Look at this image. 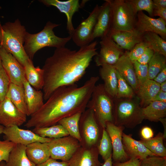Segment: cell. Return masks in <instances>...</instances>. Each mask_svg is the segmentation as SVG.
<instances>
[{
    "instance_id": "obj_43",
    "label": "cell",
    "mask_w": 166,
    "mask_h": 166,
    "mask_svg": "<svg viewBox=\"0 0 166 166\" xmlns=\"http://www.w3.org/2000/svg\"><path fill=\"white\" fill-rule=\"evenodd\" d=\"M140 166H166V157L149 156L141 160Z\"/></svg>"
},
{
    "instance_id": "obj_52",
    "label": "cell",
    "mask_w": 166,
    "mask_h": 166,
    "mask_svg": "<svg viewBox=\"0 0 166 166\" xmlns=\"http://www.w3.org/2000/svg\"><path fill=\"white\" fill-rule=\"evenodd\" d=\"M112 156L105 160L101 166H113Z\"/></svg>"
},
{
    "instance_id": "obj_27",
    "label": "cell",
    "mask_w": 166,
    "mask_h": 166,
    "mask_svg": "<svg viewBox=\"0 0 166 166\" xmlns=\"http://www.w3.org/2000/svg\"><path fill=\"white\" fill-rule=\"evenodd\" d=\"M6 97L8 98L20 111L29 116L23 86L10 83Z\"/></svg>"
},
{
    "instance_id": "obj_31",
    "label": "cell",
    "mask_w": 166,
    "mask_h": 166,
    "mask_svg": "<svg viewBox=\"0 0 166 166\" xmlns=\"http://www.w3.org/2000/svg\"><path fill=\"white\" fill-rule=\"evenodd\" d=\"M82 113H77L71 116L62 118L58 122L61 125L68 133L69 136L81 141L79 129V121Z\"/></svg>"
},
{
    "instance_id": "obj_13",
    "label": "cell",
    "mask_w": 166,
    "mask_h": 166,
    "mask_svg": "<svg viewBox=\"0 0 166 166\" xmlns=\"http://www.w3.org/2000/svg\"><path fill=\"white\" fill-rule=\"evenodd\" d=\"M26 117L8 98L6 97L0 101V124L4 127L21 126L26 122Z\"/></svg>"
},
{
    "instance_id": "obj_17",
    "label": "cell",
    "mask_w": 166,
    "mask_h": 166,
    "mask_svg": "<svg viewBox=\"0 0 166 166\" xmlns=\"http://www.w3.org/2000/svg\"><path fill=\"white\" fill-rule=\"evenodd\" d=\"M97 146L81 145L68 161L69 166H101Z\"/></svg>"
},
{
    "instance_id": "obj_15",
    "label": "cell",
    "mask_w": 166,
    "mask_h": 166,
    "mask_svg": "<svg viewBox=\"0 0 166 166\" xmlns=\"http://www.w3.org/2000/svg\"><path fill=\"white\" fill-rule=\"evenodd\" d=\"M124 128L111 122L106 123L105 129L110 136L112 146L113 162H123L130 159L124 150L122 142V135Z\"/></svg>"
},
{
    "instance_id": "obj_12",
    "label": "cell",
    "mask_w": 166,
    "mask_h": 166,
    "mask_svg": "<svg viewBox=\"0 0 166 166\" xmlns=\"http://www.w3.org/2000/svg\"><path fill=\"white\" fill-rule=\"evenodd\" d=\"M0 59L10 83L23 86L26 78L24 66L10 53L0 47Z\"/></svg>"
},
{
    "instance_id": "obj_6",
    "label": "cell",
    "mask_w": 166,
    "mask_h": 166,
    "mask_svg": "<svg viewBox=\"0 0 166 166\" xmlns=\"http://www.w3.org/2000/svg\"><path fill=\"white\" fill-rule=\"evenodd\" d=\"M121 100H113V123L117 126L133 128L144 120L142 108L138 102L131 99Z\"/></svg>"
},
{
    "instance_id": "obj_14",
    "label": "cell",
    "mask_w": 166,
    "mask_h": 166,
    "mask_svg": "<svg viewBox=\"0 0 166 166\" xmlns=\"http://www.w3.org/2000/svg\"><path fill=\"white\" fill-rule=\"evenodd\" d=\"M3 133L6 140L26 146L37 141L49 142L51 139L40 136L33 131L21 129L16 126L4 127Z\"/></svg>"
},
{
    "instance_id": "obj_35",
    "label": "cell",
    "mask_w": 166,
    "mask_h": 166,
    "mask_svg": "<svg viewBox=\"0 0 166 166\" xmlns=\"http://www.w3.org/2000/svg\"><path fill=\"white\" fill-rule=\"evenodd\" d=\"M148 65V79L153 80L159 73L166 68V57L154 53Z\"/></svg>"
},
{
    "instance_id": "obj_24",
    "label": "cell",
    "mask_w": 166,
    "mask_h": 166,
    "mask_svg": "<svg viewBox=\"0 0 166 166\" xmlns=\"http://www.w3.org/2000/svg\"><path fill=\"white\" fill-rule=\"evenodd\" d=\"M99 74L104 84V89L113 99L116 98L117 94L118 80L117 70L113 65L105 64L101 66Z\"/></svg>"
},
{
    "instance_id": "obj_26",
    "label": "cell",
    "mask_w": 166,
    "mask_h": 166,
    "mask_svg": "<svg viewBox=\"0 0 166 166\" xmlns=\"http://www.w3.org/2000/svg\"><path fill=\"white\" fill-rule=\"evenodd\" d=\"M25 77L30 84L37 90L42 89L44 84L43 71L39 66L35 67L32 60L29 58L24 65Z\"/></svg>"
},
{
    "instance_id": "obj_16",
    "label": "cell",
    "mask_w": 166,
    "mask_h": 166,
    "mask_svg": "<svg viewBox=\"0 0 166 166\" xmlns=\"http://www.w3.org/2000/svg\"><path fill=\"white\" fill-rule=\"evenodd\" d=\"M135 28L142 33L147 32L155 33L166 40V21L159 18H153L143 11L138 12Z\"/></svg>"
},
{
    "instance_id": "obj_3",
    "label": "cell",
    "mask_w": 166,
    "mask_h": 166,
    "mask_svg": "<svg viewBox=\"0 0 166 166\" xmlns=\"http://www.w3.org/2000/svg\"><path fill=\"white\" fill-rule=\"evenodd\" d=\"M27 32L18 19L3 25L0 21V47L11 53L23 66L30 58L23 46Z\"/></svg>"
},
{
    "instance_id": "obj_56",
    "label": "cell",
    "mask_w": 166,
    "mask_h": 166,
    "mask_svg": "<svg viewBox=\"0 0 166 166\" xmlns=\"http://www.w3.org/2000/svg\"><path fill=\"white\" fill-rule=\"evenodd\" d=\"M5 163L2 161L0 163V166H5Z\"/></svg>"
},
{
    "instance_id": "obj_46",
    "label": "cell",
    "mask_w": 166,
    "mask_h": 166,
    "mask_svg": "<svg viewBox=\"0 0 166 166\" xmlns=\"http://www.w3.org/2000/svg\"><path fill=\"white\" fill-rule=\"evenodd\" d=\"M141 160L136 158H130L123 162H113V166H140Z\"/></svg>"
},
{
    "instance_id": "obj_36",
    "label": "cell",
    "mask_w": 166,
    "mask_h": 166,
    "mask_svg": "<svg viewBox=\"0 0 166 166\" xmlns=\"http://www.w3.org/2000/svg\"><path fill=\"white\" fill-rule=\"evenodd\" d=\"M99 154L105 161L112 156V146L110 136L105 129H103L101 136L97 145Z\"/></svg>"
},
{
    "instance_id": "obj_23",
    "label": "cell",
    "mask_w": 166,
    "mask_h": 166,
    "mask_svg": "<svg viewBox=\"0 0 166 166\" xmlns=\"http://www.w3.org/2000/svg\"><path fill=\"white\" fill-rule=\"evenodd\" d=\"M26 102L28 115L31 116L37 111L43 105V92L32 87L25 78L23 82Z\"/></svg>"
},
{
    "instance_id": "obj_53",
    "label": "cell",
    "mask_w": 166,
    "mask_h": 166,
    "mask_svg": "<svg viewBox=\"0 0 166 166\" xmlns=\"http://www.w3.org/2000/svg\"><path fill=\"white\" fill-rule=\"evenodd\" d=\"M166 118H163L160 119L159 120L160 121L162 124L164 126V133H163V135L164 136V139L166 138Z\"/></svg>"
},
{
    "instance_id": "obj_19",
    "label": "cell",
    "mask_w": 166,
    "mask_h": 166,
    "mask_svg": "<svg viewBox=\"0 0 166 166\" xmlns=\"http://www.w3.org/2000/svg\"><path fill=\"white\" fill-rule=\"evenodd\" d=\"M144 34L135 28L130 31L110 30L107 36L124 50L129 51L136 44L143 41Z\"/></svg>"
},
{
    "instance_id": "obj_34",
    "label": "cell",
    "mask_w": 166,
    "mask_h": 166,
    "mask_svg": "<svg viewBox=\"0 0 166 166\" xmlns=\"http://www.w3.org/2000/svg\"><path fill=\"white\" fill-rule=\"evenodd\" d=\"M32 131L40 136L50 139L69 136L67 131L59 124L47 127L34 128Z\"/></svg>"
},
{
    "instance_id": "obj_4",
    "label": "cell",
    "mask_w": 166,
    "mask_h": 166,
    "mask_svg": "<svg viewBox=\"0 0 166 166\" xmlns=\"http://www.w3.org/2000/svg\"><path fill=\"white\" fill-rule=\"evenodd\" d=\"M60 25L48 21L39 32L32 34L27 32L23 46L25 52L30 59H33L37 51L44 47L57 48L64 47L72 39L70 36L61 38L55 35L53 29Z\"/></svg>"
},
{
    "instance_id": "obj_33",
    "label": "cell",
    "mask_w": 166,
    "mask_h": 166,
    "mask_svg": "<svg viewBox=\"0 0 166 166\" xmlns=\"http://www.w3.org/2000/svg\"><path fill=\"white\" fill-rule=\"evenodd\" d=\"M163 133L159 132L156 136L148 140L142 138L139 141L155 156L166 157V148L163 144Z\"/></svg>"
},
{
    "instance_id": "obj_30",
    "label": "cell",
    "mask_w": 166,
    "mask_h": 166,
    "mask_svg": "<svg viewBox=\"0 0 166 166\" xmlns=\"http://www.w3.org/2000/svg\"><path fill=\"white\" fill-rule=\"evenodd\" d=\"M160 90V84L153 80L147 79L139 86L137 91L138 97L141 100V105H148L150 100Z\"/></svg>"
},
{
    "instance_id": "obj_21",
    "label": "cell",
    "mask_w": 166,
    "mask_h": 166,
    "mask_svg": "<svg viewBox=\"0 0 166 166\" xmlns=\"http://www.w3.org/2000/svg\"><path fill=\"white\" fill-rule=\"evenodd\" d=\"M122 139L124 150L130 158L142 160L149 156H155L141 142L133 138L131 134L123 132Z\"/></svg>"
},
{
    "instance_id": "obj_44",
    "label": "cell",
    "mask_w": 166,
    "mask_h": 166,
    "mask_svg": "<svg viewBox=\"0 0 166 166\" xmlns=\"http://www.w3.org/2000/svg\"><path fill=\"white\" fill-rule=\"evenodd\" d=\"M154 51L147 47L141 56L136 61L139 63L144 64H148L154 53Z\"/></svg>"
},
{
    "instance_id": "obj_28",
    "label": "cell",
    "mask_w": 166,
    "mask_h": 166,
    "mask_svg": "<svg viewBox=\"0 0 166 166\" xmlns=\"http://www.w3.org/2000/svg\"><path fill=\"white\" fill-rule=\"evenodd\" d=\"M142 111L144 119L157 121L166 116V102L154 101L151 102Z\"/></svg>"
},
{
    "instance_id": "obj_2",
    "label": "cell",
    "mask_w": 166,
    "mask_h": 166,
    "mask_svg": "<svg viewBox=\"0 0 166 166\" xmlns=\"http://www.w3.org/2000/svg\"><path fill=\"white\" fill-rule=\"evenodd\" d=\"M99 79L98 77H92L80 87L75 83L58 88L42 106L30 116L25 126L28 128L49 127L56 124L62 118L83 113Z\"/></svg>"
},
{
    "instance_id": "obj_41",
    "label": "cell",
    "mask_w": 166,
    "mask_h": 166,
    "mask_svg": "<svg viewBox=\"0 0 166 166\" xmlns=\"http://www.w3.org/2000/svg\"><path fill=\"white\" fill-rule=\"evenodd\" d=\"M133 64L139 86L148 79V65L141 64L137 61Z\"/></svg>"
},
{
    "instance_id": "obj_8",
    "label": "cell",
    "mask_w": 166,
    "mask_h": 166,
    "mask_svg": "<svg viewBox=\"0 0 166 166\" xmlns=\"http://www.w3.org/2000/svg\"><path fill=\"white\" fill-rule=\"evenodd\" d=\"M50 158L68 161L81 147L80 142L70 136L51 139L48 142Z\"/></svg>"
},
{
    "instance_id": "obj_48",
    "label": "cell",
    "mask_w": 166,
    "mask_h": 166,
    "mask_svg": "<svg viewBox=\"0 0 166 166\" xmlns=\"http://www.w3.org/2000/svg\"><path fill=\"white\" fill-rule=\"evenodd\" d=\"M153 16H159L166 21V8L154 7Z\"/></svg>"
},
{
    "instance_id": "obj_5",
    "label": "cell",
    "mask_w": 166,
    "mask_h": 166,
    "mask_svg": "<svg viewBox=\"0 0 166 166\" xmlns=\"http://www.w3.org/2000/svg\"><path fill=\"white\" fill-rule=\"evenodd\" d=\"M87 107L93 111L103 129H105L107 122L113 123V99L106 91L103 84L96 85Z\"/></svg>"
},
{
    "instance_id": "obj_38",
    "label": "cell",
    "mask_w": 166,
    "mask_h": 166,
    "mask_svg": "<svg viewBox=\"0 0 166 166\" xmlns=\"http://www.w3.org/2000/svg\"><path fill=\"white\" fill-rule=\"evenodd\" d=\"M133 12L136 14L140 11L147 12L150 16H153L154 5L152 0H127Z\"/></svg>"
},
{
    "instance_id": "obj_20",
    "label": "cell",
    "mask_w": 166,
    "mask_h": 166,
    "mask_svg": "<svg viewBox=\"0 0 166 166\" xmlns=\"http://www.w3.org/2000/svg\"><path fill=\"white\" fill-rule=\"evenodd\" d=\"M100 6L96 22L92 35V40L107 36L111 27V12L110 3L108 0Z\"/></svg>"
},
{
    "instance_id": "obj_22",
    "label": "cell",
    "mask_w": 166,
    "mask_h": 166,
    "mask_svg": "<svg viewBox=\"0 0 166 166\" xmlns=\"http://www.w3.org/2000/svg\"><path fill=\"white\" fill-rule=\"evenodd\" d=\"M113 66L134 91H137L139 85L133 65L125 53Z\"/></svg>"
},
{
    "instance_id": "obj_55",
    "label": "cell",
    "mask_w": 166,
    "mask_h": 166,
    "mask_svg": "<svg viewBox=\"0 0 166 166\" xmlns=\"http://www.w3.org/2000/svg\"><path fill=\"white\" fill-rule=\"evenodd\" d=\"M4 127L0 124V135L3 133Z\"/></svg>"
},
{
    "instance_id": "obj_29",
    "label": "cell",
    "mask_w": 166,
    "mask_h": 166,
    "mask_svg": "<svg viewBox=\"0 0 166 166\" xmlns=\"http://www.w3.org/2000/svg\"><path fill=\"white\" fill-rule=\"evenodd\" d=\"M26 148V146L17 144L11 152L5 166H36L27 157Z\"/></svg>"
},
{
    "instance_id": "obj_40",
    "label": "cell",
    "mask_w": 166,
    "mask_h": 166,
    "mask_svg": "<svg viewBox=\"0 0 166 166\" xmlns=\"http://www.w3.org/2000/svg\"><path fill=\"white\" fill-rule=\"evenodd\" d=\"M147 47L146 44L142 41L136 44L131 50L126 51L125 53L133 63L137 61Z\"/></svg>"
},
{
    "instance_id": "obj_42",
    "label": "cell",
    "mask_w": 166,
    "mask_h": 166,
    "mask_svg": "<svg viewBox=\"0 0 166 166\" xmlns=\"http://www.w3.org/2000/svg\"><path fill=\"white\" fill-rule=\"evenodd\" d=\"M16 144L6 140H0V163L3 160L6 163L8 161L10 154Z\"/></svg>"
},
{
    "instance_id": "obj_37",
    "label": "cell",
    "mask_w": 166,
    "mask_h": 166,
    "mask_svg": "<svg viewBox=\"0 0 166 166\" xmlns=\"http://www.w3.org/2000/svg\"><path fill=\"white\" fill-rule=\"evenodd\" d=\"M118 80L117 94L116 99L127 98L132 99L134 96V92L132 88L120 75L117 70Z\"/></svg>"
},
{
    "instance_id": "obj_25",
    "label": "cell",
    "mask_w": 166,
    "mask_h": 166,
    "mask_svg": "<svg viewBox=\"0 0 166 166\" xmlns=\"http://www.w3.org/2000/svg\"><path fill=\"white\" fill-rule=\"evenodd\" d=\"M25 151L28 159L36 165L45 162L50 157L48 142L33 143L26 146Z\"/></svg>"
},
{
    "instance_id": "obj_54",
    "label": "cell",
    "mask_w": 166,
    "mask_h": 166,
    "mask_svg": "<svg viewBox=\"0 0 166 166\" xmlns=\"http://www.w3.org/2000/svg\"><path fill=\"white\" fill-rule=\"evenodd\" d=\"M160 85V90L166 92V81H165Z\"/></svg>"
},
{
    "instance_id": "obj_39",
    "label": "cell",
    "mask_w": 166,
    "mask_h": 166,
    "mask_svg": "<svg viewBox=\"0 0 166 166\" xmlns=\"http://www.w3.org/2000/svg\"><path fill=\"white\" fill-rule=\"evenodd\" d=\"M10 83L9 77L0 59V101L5 98Z\"/></svg>"
},
{
    "instance_id": "obj_7",
    "label": "cell",
    "mask_w": 166,
    "mask_h": 166,
    "mask_svg": "<svg viewBox=\"0 0 166 166\" xmlns=\"http://www.w3.org/2000/svg\"><path fill=\"white\" fill-rule=\"evenodd\" d=\"M108 0L111 12L110 30L130 31L134 29L136 14L127 0Z\"/></svg>"
},
{
    "instance_id": "obj_49",
    "label": "cell",
    "mask_w": 166,
    "mask_h": 166,
    "mask_svg": "<svg viewBox=\"0 0 166 166\" xmlns=\"http://www.w3.org/2000/svg\"><path fill=\"white\" fill-rule=\"evenodd\" d=\"M154 101L166 102V92L160 90L150 100V103Z\"/></svg>"
},
{
    "instance_id": "obj_50",
    "label": "cell",
    "mask_w": 166,
    "mask_h": 166,
    "mask_svg": "<svg viewBox=\"0 0 166 166\" xmlns=\"http://www.w3.org/2000/svg\"><path fill=\"white\" fill-rule=\"evenodd\" d=\"M153 80L160 84L166 81V68L159 73Z\"/></svg>"
},
{
    "instance_id": "obj_11",
    "label": "cell",
    "mask_w": 166,
    "mask_h": 166,
    "mask_svg": "<svg viewBox=\"0 0 166 166\" xmlns=\"http://www.w3.org/2000/svg\"><path fill=\"white\" fill-rule=\"evenodd\" d=\"M101 39L100 50L95 59L96 65L98 66L105 64L113 65L124 53V50L108 36Z\"/></svg>"
},
{
    "instance_id": "obj_45",
    "label": "cell",
    "mask_w": 166,
    "mask_h": 166,
    "mask_svg": "<svg viewBox=\"0 0 166 166\" xmlns=\"http://www.w3.org/2000/svg\"><path fill=\"white\" fill-rule=\"evenodd\" d=\"M36 166H69L68 161L59 162L50 158L45 162Z\"/></svg>"
},
{
    "instance_id": "obj_18",
    "label": "cell",
    "mask_w": 166,
    "mask_h": 166,
    "mask_svg": "<svg viewBox=\"0 0 166 166\" xmlns=\"http://www.w3.org/2000/svg\"><path fill=\"white\" fill-rule=\"evenodd\" d=\"M39 1L47 6H54L59 11L64 13L67 17L66 29L69 36L72 35L75 30L72 18L75 13L78 11L81 5L78 0L60 1L58 0H40Z\"/></svg>"
},
{
    "instance_id": "obj_47",
    "label": "cell",
    "mask_w": 166,
    "mask_h": 166,
    "mask_svg": "<svg viewBox=\"0 0 166 166\" xmlns=\"http://www.w3.org/2000/svg\"><path fill=\"white\" fill-rule=\"evenodd\" d=\"M140 134L142 138L148 140L153 137L154 133L151 128L148 126L143 127L140 131Z\"/></svg>"
},
{
    "instance_id": "obj_32",
    "label": "cell",
    "mask_w": 166,
    "mask_h": 166,
    "mask_svg": "<svg viewBox=\"0 0 166 166\" xmlns=\"http://www.w3.org/2000/svg\"><path fill=\"white\" fill-rule=\"evenodd\" d=\"M143 41L147 47L153 50L155 53L166 57V41L158 34L151 32L144 34Z\"/></svg>"
},
{
    "instance_id": "obj_51",
    "label": "cell",
    "mask_w": 166,
    "mask_h": 166,
    "mask_svg": "<svg viewBox=\"0 0 166 166\" xmlns=\"http://www.w3.org/2000/svg\"><path fill=\"white\" fill-rule=\"evenodd\" d=\"M152 1L154 7L166 8V0H153Z\"/></svg>"
},
{
    "instance_id": "obj_9",
    "label": "cell",
    "mask_w": 166,
    "mask_h": 166,
    "mask_svg": "<svg viewBox=\"0 0 166 166\" xmlns=\"http://www.w3.org/2000/svg\"><path fill=\"white\" fill-rule=\"evenodd\" d=\"M79 124L82 127L80 132L81 137V145L89 147L97 146L100 140V127H101L92 110L88 109L82 113Z\"/></svg>"
},
{
    "instance_id": "obj_1",
    "label": "cell",
    "mask_w": 166,
    "mask_h": 166,
    "mask_svg": "<svg viewBox=\"0 0 166 166\" xmlns=\"http://www.w3.org/2000/svg\"><path fill=\"white\" fill-rule=\"evenodd\" d=\"M97 44L95 41L77 50L65 46L57 48L53 54L46 59L42 68L44 100H47L58 88L75 84L81 79L93 57L98 53Z\"/></svg>"
},
{
    "instance_id": "obj_10",
    "label": "cell",
    "mask_w": 166,
    "mask_h": 166,
    "mask_svg": "<svg viewBox=\"0 0 166 166\" xmlns=\"http://www.w3.org/2000/svg\"><path fill=\"white\" fill-rule=\"evenodd\" d=\"M100 7L96 5L87 18L82 20L75 29L72 39L77 46L82 47L89 45L92 41V35Z\"/></svg>"
}]
</instances>
